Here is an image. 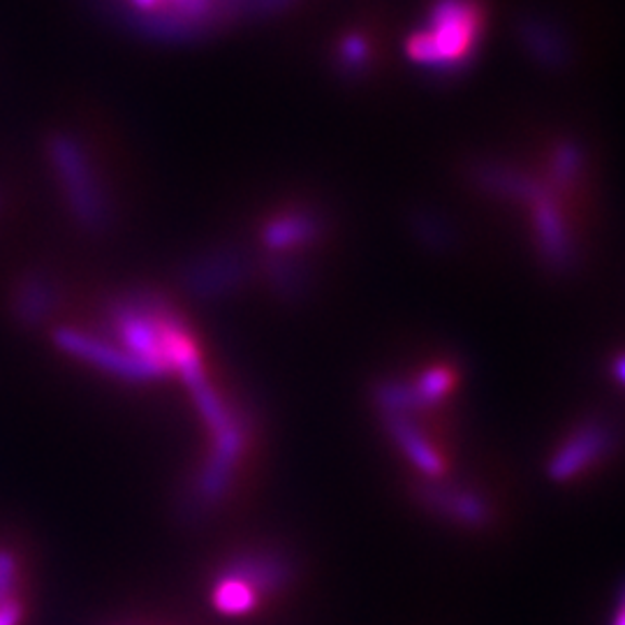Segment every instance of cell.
I'll list each match as a JSON object with an SVG mask.
<instances>
[{"mask_svg":"<svg viewBox=\"0 0 625 625\" xmlns=\"http://www.w3.org/2000/svg\"><path fill=\"white\" fill-rule=\"evenodd\" d=\"M451 385V373L447 369H431L426 371L420 382H417V394H420V398L424 404L429 401H438V398L449 390Z\"/></svg>","mask_w":625,"mask_h":625,"instance_id":"7c38bea8","label":"cell"},{"mask_svg":"<svg viewBox=\"0 0 625 625\" xmlns=\"http://www.w3.org/2000/svg\"><path fill=\"white\" fill-rule=\"evenodd\" d=\"M473 179L484 193L502 200H514L521 204H531L547 188V183L528 177V174L521 169L500 163H480L475 167Z\"/></svg>","mask_w":625,"mask_h":625,"instance_id":"8992f818","label":"cell"},{"mask_svg":"<svg viewBox=\"0 0 625 625\" xmlns=\"http://www.w3.org/2000/svg\"><path fill=\"white\" fill-rule=\"evenodd\" d=\"M414 234L433 251H445L451 246V241H455V232H451L447 220L426 212L414 218Z\"/></svg>","mask_w":625,"mask_h":625,"instance_id":"8fae6325","label":"cell"},{"mask_svg":"<svg viewBox=\"0 0 625 625\" xmlns=\"http://www.w3.org/2000/svg\"><path fill=\"white\" fill-rule=\"evenodd\" d=\"M324 232V218L312 208H290L273 216L263 228V243L269 253H290L308 246Z\"/></svg>","mask_w":625,"mask_h":625,"instance_id":"277c9868","label":"cell"},{"mask_svg":"<svg viewBox=\"0 0 625 625\" xmlns=\"http://www.w3.org/2000/svg\"><path fill=\"white\" fill-rule=\"evenodd\" d=\"M607 441H610V436H607V429L602 424L584 426L577 433V436L565 445V449L561 451V455L556 457L551 473L556 477H565V475L577 473L586 461H590V459L600 455Z\"/></svg>","mask_w":625,"mask_h":625,"instance_id":"52a82bcc","label":"cell"},{"mask_svg":"<svg viewBox=\"0 0 625 625\" xmlns=\"http://www.w3.org/2000/svg\"><path fill=\"white\" fill-rule=\"evenodd\" d=\"M584 161H586L584 146L575 142V139H563V142H559L553 149L547 186L553 193H563L570 186H575L584 169Z\"/></svg>","mask_w":625,"mask_h":625,"instance_id":"9c48e42d","label":"cell"},{"mask_svg":"<svg viewBox=\"0 0 625 625\" xmlns=\"http://www.w3.org/2000/svg\"><path fill=\"white\" fill-rule=\"evenodd\" d=\"M482 33L477 0H433L429 20L406 44L412 63L436 75H459L475 61Z\"/></svg>","mask_w":625,"mask_h":625,"instance_id":"6da1fadb","label":"cell"},{"mask_svg":"<svg viewBox=\"0 0 625 625\" xmlns=\"http://www.w3.org/2000/svg\"><path fill=\"white\" fill-rule=\"evenodd\" d=\"M369 61H371L369 40L359 33H347L336 49V63L341 73L345 77H361L367 73Z\"/></svg>","mask_w":625,"mask_h":625,"instance_id":"30bf717a","label":"cell"},{"mask_svg":"<svg viewBox=\"0 0 625 625\" xmlns=\"http://www.w3.org/2000/svg\"><path fill=\"white\" fill-rule=\"evenodd\" d=\"M22 602H16L14 598L0 604V625H20L22 623Z\"/></svg>","mask_w":625,"mask_h":625,"instance_id":"9a60e30c","label":"cell"},{"mask_svg":"<svg viewBox=\"0 0 625 625\" xmlns=\"http://www.w3.org/2000/svg\"><path fill=\"white\" fill-rule=\"evenodd\" d=\"M251 273V259L239 248H218L200 255L183 271L186 290L200 299H218L239 290Z\"/></svg>","mask_w":625,"mask_h":625,"instance_id":"7a4b0ae2","label":"cell"},{"mask_svg":"<svg viewBox=\"0 0 625 625\" xmlns=\"http://www.w3.org/2000/svg\"><path fill=\"white\" fill-rule=\"evenodd\" d=\"M292 5V0H230L228 14H276L281 10H288Z\"/></svg>","mask_w":625,"mask_h":625,"instance_id":"4fadbf2b","label":"cell"},{"mask_svg":"<svg viewBox=\"0 0 625 625\" xmlns=\"http://www.w3.org/2000/svg\"><path fill=\"white\" fill-rule=\"evenodd\" d=\"M16 586V559L14 553L0 549V604L12 600Z\"/></svg>","mask_w":625,"mask_h":625,"instance_id":"5bb4252c","label":"cell"},{"mask_svg":"<svg viewBox=\"0 0 625 625\" xmlns=\"http://www.w3.org/2000/svg\"><path fill=\"white\" fill-rule=\"evenodd\" d=\"M533 222H535V237L537 248L547 263V267L556 273H567L575 267V243H572L567 220L561 212L556 193L547 186L540 195L531 204Z\"/></svg>","mask_w":625,"mask_h":625,"instance_id":"3957f363","label":"cell"},{"mask_svg":"<svg viewBox=\"0 0 625 625\" xmlns=\"http://www.w3.org/2000/svg\"><path fill=\"white\" fill-rule=\"evenodd\" d=\"M265 271L271 281L273 292L285 299H297L308 290V269L288 253H269Z\"/></svg>","mask_w":625,"mask_h":625,"instance_id":"ba28073f","label":"cell"},{"mask_svg":"<svg viewBox=\"0 0 625 625\" xmlns=\"http://www.w3.org/2000/svg\"><path fill=\"white\" fill-rule=\"evenodd\" d=\"M519 40L537 65L563 69L570 63V44L565 33L540 16H528L519 24Z\"/></svg>","mask_w":625,"mask_h":625,"instance_id":"5b68a950","label":"cell"}]
</instances>
